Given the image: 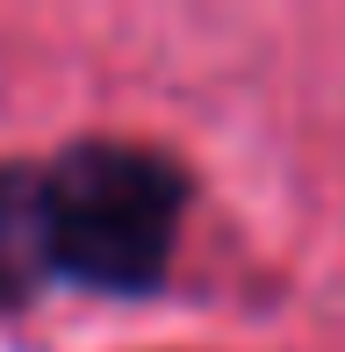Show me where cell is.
I'll list each match as a JSON object with an SVG mask.
<instances>
[{
  "mask_svg": "<svg viewBox=\"0 0 345 352\" xmlns=\"http://www.w3.org/2000/svg\"><path fill=\"white\" fill-rule=\"evenodd\" d=\"M51 280V245H43V195L36 173L0 166V316L22 309Z\"/></svg>",
  "mask_w": 345,
  "mask_h": 352,
  "instance_id": "2",
  "label": "cell"
},
{
  "mask_svg": "<svg viewBox=\"0 0 345 352\" xmlns=\"http://www.w3.org/2000/svg\"><path fill=\"white\" fill-rule=\"evenodd\" d=\"M51 274L93 295H151L172 274L187 173L144 144L87 137L36 173Z\"/></svg>",
  "mask_w": 345,
  "mask_h": 352,
  "instance_id": "1",
  "label": "cell"
}]
</instances>
